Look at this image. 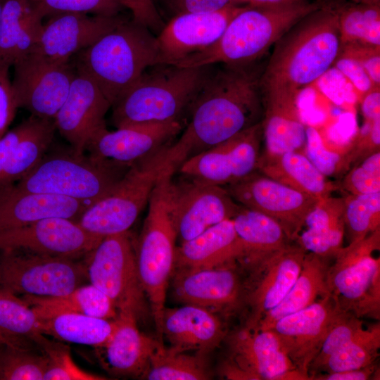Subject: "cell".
<instances>
[{"label":"cell","instance_id":"obj_45","mask_svg":"<svg viewBox=\"0 0 380 380\" xmlns=\"http://www.w3.org/2000/svg\"><path fill=\"white\" fill-rule=\"evenodd\" d=\"M43 17L65 13L116 15L123 7L115 0H28Z\"/></svg>","mask_w":380,"mask_h":380},{"label":"cell","instance_id":"obj_2","mask_svg":"<svg viewBox=\"0 0 380 380\" xmlns=\"http://www.w3.org/2000/svg\"><path fill=\"white\" fill-rule=\"evenodd\" d=\"M262 70L263 96H293L324 75L341 51L338 16L321 7L291 27L274 44Z\"/></svg>","mask_w":380,"mask_h":380},{"label":"cell","instance_id":"obj_8","mask_svg":"<svg viewBox=\"0 0 380 380\" xmlns=\"http://www.w3.org/2000/svg\"><path fill=\"white\" fill-rule=\"evenodd\" d=\"M129 167L78 154L70 148L45 155L14 184L24 191L66 197L89 206L108 194Z\"/></svg>","mask_w":380,"mask_h":380},{"label":"cell","instance_id":"obj_3","mask_svg":"<svg viewBox=\"0 0 380 380\" xmlns=\"http://www.w3.org/2000/svg\"><path fill=\"white\" fill-rule=\"evenodd\" d=\"M321 7L308 0L246 6L230 20L215 44L176 65L196 67L255 62L291 27Z\"/></svg>","mask_w":380,"mask_h":380},{"label":"cell","instance_id":"obj_25","mask_svg":"<svg viewBox=\"0 0 380 380\" xmlns=\"http://www.w3.org/2000/svg\"><path fill=\"white\" fill-rule=\"evenodd\" d=\"M162 334L172 349L206 355L223 341L227 331L217 313L184 304L179 308H165Z\"/></svg>","mask_w":380,"mask_h":380},{"label":"cell","instance_id":"obj_63","mask_svg":"<svg viewBox=\"0 0 380 380\" xmlns=\"http://www.w3.org/2000/svg\"><path fill=\"white\" fill-rule=\"evenodd\" d=\"M154 1H155V2H156V0H154Z\"/></svg>","mask_w":380,"mask_h":380},{"label":"cell","instance_id":"obj_47","mask_svg":"<svg viewBox=\"0 0 380 380\" xmlns=\"http://www.w3.org/2000/svg\"><path fill=\"white\" fill-rule=\"evenodd\" d=\"M305 155L325 177L333 176L346 167V153L329 149L317 131L312 126L305 129Z\"/></svg>","mask_w":380,"mask_h":380},{"label":"cell","instance_id":"obj_51","mask_svg":"<svg viewBox=\"0 0 380 380\" xmlns=\"http://www.w3.org/2000/svg\"><path fill=\"white\" fill-rule=\"evenodd\" d=\"M10 68L0 62V138L8 132L18 108L9 77Z\"/></svg>","mask_w":380,"mask_h":380},{"label":"cell","instance_id":"obj_9","mask_svg":"<svg viewBox=\"0 0 380 380\" xmlns=\"http://www.w3.org/2000/svg\"><path fill=\"white\" fill-rule=\"evenodd\" d=\"M380 229L343 247L330 263L327 275L329 293L343 311L379 320Z\"/></svg>","mask_w":380,"mask_h":380},{"label":"cell","instance_id":"obj_57","mask_svg":"<svg viewBox=\"0 0 380 380\" xmlns=\"http://www.w3.org/2000/svg\"><path fill=\"white\" fill-rule=\"evenodd\" d=\"M31 340L8 334L0 329V343L18 348H31Z\"/></svg>","mask_w":380,"mask_h":380},{"label":"cell","instance_id":"obj_42","mask_svg":"<svg viewBox=\"0 0 380 380\" xmlns=\"http://www.w3.org/2000/svg\"><path fill=\"white\" fill-rule=\"evenodd\" d=\"M48 357L43 380H103L106 378L80 368L73 361L70 347L39 334L33 339Z\"/></svg>","mask_w":380,"mask_h":380},{"label":"cell","instance_id":"obj_58","mask_svg":"<svg viewBox=\"0 0 380 380\" xmlns=\"http://www.w3.org/2000/svg\"><path fill=\"white\" fill-rule=\"evenodd\" d=\"M279 1L281 0H231L230 4L243 6H254Z\"/></svg>","mask_w":380,"mask_h":380},{"label":"cell","instance_id":"obj_16","mask_svg":"<svg viewBox=\"0 0 380 380\" xmlns=\"http://www.w3.org/2000/svg\"><path fill=\"white\" fill-rule=\"evenodd\" d=\"M224 187L241 206L277 221L291 241L297 239L307 215L319 201L258 171Z\"/></svg>","mask_w":380,"mask_h":380},{"label":"cell","instance_id":"obj_52","mask_svg":"<svg viewBox=\"0 0 380 380\" xmlns=\"http://www.w3.org/2000/svg\"><path fill=\"white\" fill-rule=\"evenodd\" d=\"M334 65L351 82L362 96L375 87L366 70L355 59L339 53Z\"/></svg>","mask_w":380,"mask_h":380},{"label":"cell","instance_id":"obj_62","mask_svg":"<svg viewBox=\"0 0 380 380\" xmlns=\"http://www.w3.org/2000/svg\"><path fill=\"white\" fill-rule=\"evenodd\" d=\"M2 343H0V346L1 345Z\"/></svg>","mask_w":380,"mask_h":380},{"label":"cell","instance_id":"obj_13","mask_svg":"<svg viewBox=\"0 0 380 380\" xmlns=\"http://www.w3.org/2000/svg\"><path fill=\"white\" fill-rule=\"evenodd\" d=\"M231 360L224 368L228 379L306 380L291 361L278 335L272 329L246 326L229 341Z\"/></svg>","mask_w":380,"mask_h":380},{"label":"cell","instance_id":"obj_31","mask_svg":"<svg viewBox=\"0 0 380 380\" xmlns=\"http://www.w3.org/2000/svg\"><path fill=\"white\" fill-rule=\"evenodd\" d=\"M258 171L262 175L318 200L331 196L337 186L327 179L299 151L260 156Z\"/></svg>","mask_w":380,"mask_h":380},{"label":"cell","instance_id":"obj_19","mask_svg":"<svg viewBox=\"0 0 380 380\" xmlns=\"http://www.w3.org/2000/svg\"><path fill=\"white\" fill-rule=\"evenodd\" d=\"M245 6L229 4L213 11L176 15L156 35L158 63L176 65L215 44Z\"/></svg>","mask_w":380,"mask_h":380},{"label":"cell","instance_id":"obj_22","mask_svg":"<svg viewBox=\"0 0 380 380\" xmlns=\"http://www.w3.org/2000/svg\"><path fill=\"white\" fill-rule=\"evenodd\" d=\"M126 18L116 15H89L86 13H65L51 16L41 30L32 53L56 63L70 59L114 29Z\"/></svg>","mask_w":380,"mask_h":380},{"label":"cell","instance_id":"obj_21","mask_svg":"<svg viewBox=\"0 0 380 380\" xmlns=\"http://www.w3.org/2000/svg\"><path fill=\"white\" fill-rule=\"evenodd\" d=\"M342 311L328 293L309 306L279 319L270 328L278 335L298 370L309 379L310 365Z\"/></svg>","mask_w":380,"mask_h":380},{"label":"cell","instance_id":"obj_46","mask_svg":"<svg viewBox=\"0 0 380 380\" xmlns=\"http://www.w3.org/2000/svg\"><path fill=\"white\" fill-rule=\"evenodd\" d=\"M341 187L353 195L380 192V151L369 154L353 167L343 179Z\"/></svg>","mask_w":380,"mask_h":380},{"label":"cell","instance_id":"obj_18","mask_svg":"<svg viewBox=\"0 0 380 380\" xmlns=\"http://www.w3.org/2000/svg\"><path fill=\"white\" fill-rule=\"evenodd\" d=\"M236 261L210 267L173 271L172 293L175 299L217 314L235 311L245 303L246 298V282Z\"/></svg>","mask_w":380,"mask_h":380},{"label":"cell","instance_id":"obj_5","mask_svg":"<svg viewBox=\"0 0 380 380\" xmlns=\"http://www.w3.org/2000/svg\"><path fill=\"white\" fill-rule=\"evenodd\" d=\"M77 55L75 67L94 81L112 106L148 68L158 63L156 35L125 19Z\"/></svg>","mask_w":380,"mask_h":380},{"label":"cell","instance_id":"obj_54","mask_svg":"<svg viewBox=\"0 0 380 380\" xmlns=\"http://www.w3.org/2000/svg\"><path fill=\"white\" fill-rule=\"evenodd\" d=\"M30 122L31 117L15 128L8 131L0 138V176L4 170L17 144L27 130Z\"/></svg>","mask_w":380,"mask_h":380},{"label":"cell","instance_id":"obj_43","mask_svg":"<svg viewBox=\"0 0 380 380\" xmlns=\"http://www.w3.org/2000/svg\"><path fill=\"white\" fill-rule=\"evenodd\" d=\"M39 319L32 308L15 293L0 288V329L20 337L32 339L41 334Z\"/></svg>","mask_w":380,"mask_h":380},{"label":"cell","instance_id":"obj_30","mask_svg":"<svg viewBox=\"0 0 380 380\" xmlns=\"http://www.w3.org/2000/svg\"><path fill=\"white\" fill-rule=\"evenodd\" d=\"M262 137L266 153L300 151L305 148L306 133L298 98L263 96Z\"/></svg>","mask_w":380,"mask_h":380},{"label":"cell","instance_id":"obj_26","mask_svg":"<svg viewBox=\"0 0 380 380\" xmlns=\"http://www.w3.org/2000/svg\"><path fill=\"white\" fill-rule=\"evenodd\" d=\"M87 207L72 198L24 191L15 184L0 185V232L47 217L77 221Z\"/></svg>","mask_w":380,"mask_h":380},{"label":"cell","instance_id":"obj_27","mask_svg":"<svg viewBox=\"0 0 380 380\" xmlns=\"http://www.w3.org/2000/svg\"><path fill=\"white\" fill-rule=\"evenodd\" d=\"M137 320L130 312H118L111 337L101 347L105 367L113 374L142 378L153 353L163 343L140 331Z\"/></svg>","mask_w":380,"mask_h":380},{"label":"cell","instance_id":"obj_44","mask_svg":"<svg viewBox=\"0 0 380 380\" xmlns=\"http://www.w3.org/2000/svg\"><path fill=\"white\" fill-rule=\"evenodd\" d=\"M355 315L342 311L334 322L320 349L310 365V379L318 374L326 360L356 337L363 329L362 322Z\"/></svg>","mask_w":380,"mask_h":380},{"label":"cell","instance_id":"obj_61","mask_svg":"<svg viewBox=\"0 0 380 380\" xmlns=\"http://www.w3.org/2000/svg\"><path fill=\"white\" fill-rule=\"evenodd\" d=\"M0 284H1V274H0Z\"/></svg>","mask_w":380,"mask_h":380},{"label":"cell","instance_id":"obj_53","mask_svg":"<svg viewBox=\"0 0 380 380\" xmlns=\"http://www.w3.org/2000/svg\"><path fill=\"white\" fill-rule=\"evenodd\" d=\"M231 0H156L169 12L171 18L189 12L213 11L230 4Z\"/></svg>","mask_w":380,"mask_h":380},{"label":"cell","instance_id":"obj_6","mask_svg":"<svg viewBox=\"0 0 380 380\" xmlns=\"http://www.w3.org/2000/svg\"><path fill=\"white\" fill-rule=\"evenodd\" d=\"M176 169L166 171L157 182L135 248L139 279L153 317L156 338L163 342L162 318L175 259L177 236L169 214L167 189Z\"/></svg>","mask_w":380,"mask_h":380},{"label":"cell","instance_id":"obj_48","mask_svg":"<svg viewBox=\"0 0 380 380\" xmlns=\"http://www.w3.org/2000/svg\"><path fill=\"white\" fill-rule=\"evenodd\" d=\"M343 215L344 198L330 196L319 201L307 215L304 225L316 229H345Z\"/></svg>","mask_w":380,"mask_h":380},{"label":"cell","instance_id":"obj_14","mask_svg":"<svg viewBox=\"0 0 380 380\" xmlns=\"http://www.w3.org/2000/svg\"><path fill=\"white\" fill-rule=\"evenodd\" d=\"M262 138L261 122L185 160L178 167L184 176L226 186L258 171Z\"/></svg>","mask_w":380,"mask_h":380},{"label":"cell","instance_id":"obj_12","mask_svg":"<svg viewBox=\"0 0 380 380\" xmlns=\"http://www.w3.org/2000/svg\"><path fill=\"white\" fill-rule=\"evenodd\" d=\"M184 179L173 182L172 177L167 189L169 214L180 243L232 219L241 207L224 186L184 175Z\"/></svg>","mask_w":380,"mask_h":380},{"label":"cell","instance_id":"obj_34","mask_svg":"<svg viewBox=\"0 0 380 380\" xmlns=\"http://www.w3.org/2000/svg\"><path fill=\"white\" fill-rule=\"evenodd\" d=\"M232 220L244 248L242 258L260 257L291 241L277 221L262 213L241 206Z\"/></svg>","mask_w":380,"mask_h":380},{"label":"cell","instance_id":"obj_60","mask_svg":"<svg viewBox=\"0 0 380 380\" xmlns=\"http://www.w3.org/2000/svg\"><path fill=\"white\" fill-rule=\"evenodd\" d=\"M3 1L4 0H0V14H1V11Z\"/></svg>","mask_w":380,"mask_h":380},{"label":"cell","instance_id":"obj_7","mask_svg":"<svg viewBox=\"0 0 380 380\" xmlns=\"http://www.w3.org/2000/svg\"><path fill=\"white\" fill-rule=\"evenodd\" d=\"M172 167L177 170L168 144L132 164L108 194L83 211L77 222L101 240L128 232L148 205L160 178Z\"/></svg>","mask_w":380,"mask_h":380},{"label":"cell","instance_id":"obj_29","mask_svg":"<svg viewBox=\"0 0 380 380\" xmlns=\"http://www.w3.org/2000/svg\"><path fill=\"white\" fill-rule=\"evenodd\" d=\"M43 17L28 0H4L0 14V62L11 67L31 54Z\"/></svg>","mask_w":380,"mask_h":380},{"label":"cell","instance_id":"obj_56","mask_svg":"<svg viewBox=\"0 0 380 380\" xmlns=\"http://www.w3.org/2000/svg\"><path fill=\"white\" fill-rule=\"evenodd\" d=\"M379 89V87H375L362 96L361 108L366 122L380 118Z\"/></svg>","mask_w":380,"mask_h":380},{"label":"cell","instance_id":"obj_24","mask_svg":"<svg viewBox=\"0 0 380 380\" xmlns=\"http://www.w3.org/2000/svg\"><path fill=\"white\" fill-rule=\"evenodd\" d=\"M182 129L181 121L143 123L97 132L87 149L89 155L129 167L169 144Z\"/></svg>","mask_w":380,"mask_h":380},{"label":"cell","instance_id":"obj_59","mask_svg":"<svg viewBox=\"0 0 380 380\" xmlns=\"http://www.w3.org/2000/svg\"><path fill=\"white\" fill-rule=\"evenodd\" d=\"M357 1L362 4H379V0H357Z\"/></svg>","mask_w":380,"mask_h":380},{"label":"cell","instance_id":"obj_37","mask_svg":"<svg viewBox=\"0 0 380 380\" xmlns=\"http://www.w3.org/2000/svg\"><path fill=\"white\" fill-rule=\"evenodd\" d=\"M205 355H189L160 343L142 378L149 380H205L210 378Z\"/></svg>","mask_w":380,"mask_h":380},{"label":"cell","instance_id":"obj_36","mask_svg":"<svg viewBox=\"0 0 380 380\" xmlns=\"http://www.w3.org/2000/svg\"><path fill=\"white\" fill-rule=\"evenodd\" d=\"M30 117L27 130L0 176V185L16 183L28 174L44 158L53 141L56 131L53 120Z\"/></svg>","mask_w":380,"mask_h":380},{"label":"cell","instance_id":"obj_32","mask_svg":"<svg viewBox=\"0 0 380 380\" xmlns=\"http://www.w3.org/2000/svg\"><path fill=\"white\" fill-rule=\"evenodd\" d=\"M331 259L306 252L300 274L289 292L277 305L263 315L254 329H268L279 319L329 293L327 275Z\"/></svg>","mask_w":380,"mask_h":380},{"label":"cell","instance_id":"obj_33","mask_svg":"<svg viewBox=\"0 0 380 380\" xmlns=\"http://www.w3.org/2000/svg\"><path fill=\"white\" fill-rule=\"evenodd\" d=\"M23 300L32 308L39 319L63 313L83 314L107 319H114L118 315L113 301L90 283L81 285L64 295H23Z\"/></svg>","mask_w":380,"mask_h":380},{"label":"cell","instance_id":"obj_15","mask_svg":"<svg viewBox=\"0 0 380 380\" xmlns=\"http://www.w3.org/2000/svg\"><path fill=\"white\" fill-rule=\"evenodd\" d=\"M12 88L18 108L37 118L53 120L68 94L76 68L31 53L16 62Z\"/></svg>","mask_w":380,"mask_h":380},{"label":"cell","instance_id":"obj_1","mask_svg":"<svg viewBox=\"0 0 380 380\" xmlns=\"http://www.w3.org/2000/svg\"><path fill=\"white\" fill-rule=\"evenodd\" d=\"M214 64L189 110V121L171 149L180 165L262 121L263 96L257 61Z\"/></svg>","mask_w":380,"mask_h":380},{"label":"cell","instance_id":"obj_39","mask_svg":"<svg viewBox=\"0 0 380 380\" xmlns=\"http://www.w3.org/2000/svg\"><path fill=\"white\" fill-rule=\"evenodd\" d=\"M379 348L380 324L378 322L364 329L352 341L331 355L319 372H339L365 368L374 364Z\"/></svg>","mask_w":380,"mask_h":380},{"label":"cell","instance_id":"obj_28","mask_svg":"<svg viewBox=\"0 0 380 380\" xmlns=\"http://www.w3.org/2000/svg\"><path fill=\"white\" fill-rule=\"evenodd\" d=\"M232 219L216 224L177 246L174 270L210 267L244 255Z\"/></svg>","mask_w":380,"mask_h":380},{"label":"cell","instance_id":"obj_50","mask_svg":"<svg viewBox=\"0 0 380 380\" xmlns=\"http://www.w3.org/2000/svg\"><path fill=\"white\" fill-rule=\"evenodd\" d=\"M339 53L357 61L366 70L374 85L380 86V46L348 44L341 46Z\"/></svg>","mask_w":380,"mask_h":380},{"label":"cell","instance_id":"obj_20","mask_svg":"<svg viewBox=\"0 0 380 380\" xmlns=\"http://www.w3.org/2000/svg\"><path fill=\"white\" fill-rule=\"evenodd\" d=\"M101 239L86 232L77 221L47 217L0 232V250L77 258L92 251Z\"/></svg>","mask_w":380,"mask_h":380},{"label":"cell","instance_id":"obj_23","mask_svg":"<svg viewBox=\"0 0 380 380\" xmlns=\"http://www.w3.org/2000/svg\"><path fill=\"white\" fill-rule=\"evenodd\" d=\"M110 107L94 81L76 68L66 99L53 118L56 129L75 153L83 154L92 137L106 127Z\"/></svg>","mask_w":380,"mask_h":380},{"label":"cell","instance_id":"obj_40","mask_svg":"<svg viewBox=\"0 0 380 380\" xmlns=\"http://www.w3.org/2000/svg\"><path fill=\"white\" fill-rule=\"evenodd\" d=\"M343 222L348 243L380 229V192L345 197Z\"/></svg>","mask_w":380,"mask_h":380},{"label":"cell","instance_id":"obj_55","mask_svg":"<svg viewBox=\"0 0 380 380\" xmlns=\"http://www.w3.org/2000/svg\"><path fill=\"white\" fill-rule=\"evenodd\" d=\"M374 364L365 368L348 370L339 372H331L321 374L320 373L312 376V379L318 380H367L372 379L375 373Z\"/></svg>","mask_w":380,"mask_h":380},{"label":"cell","instance_id":"obj_10","mask_svg":"<svg viewBox=\"0 0 380 380\" xmlns=\"http://www.w3.org/2000/svg\"><path fill=\"white\" fill-rule=\"evenodd\" d=\"M86 255L88 281L113 301L118 312H130L137 319L144 315L147 299L129 232L104 238Z\"/></svg>","mask_w":380,"mask_h":380},{"label":"cell","instance_id":"obj_11","mask_svg":"<svg viewBox=\"0 0 380 380\" xmlns=\"http://www.w3.org/2000/svg\"><path fill=\"white\" fill-rule=\"evenodd\" d=\"M75 259L21 250H3L0 255V284L15 294L64 295L88 280L84 262Z\"/></svg>","mask_w":380,"mask_h":380},{"label":"cell","instance_id":"obj_49","mask_svg":"<svg viewBox=\"0 0 380 380\" xmlns=\"http://www.w3.org/2000/svg\"><path fill=\"white\" fill-rule=\"evenodd\" d=\"M129 9L132 20L147 27L155 35L163 29L164 22L154 0H115Z\"/></svg>","mask_w":380,"mask_h":380},{"label":"cell","instance_id":"obj_35","mask_svg":"<svg viewBox=\"0 0 380 380\" xmlns=\"http://www.w3.org/2000/svg\"><path fill=\"white\" fill-rule=\"evenodd\" d=\"M39 330L58 340L101 348L111 337L116 318L107 319L77 313H63L39 319Z\"/></svg>","mask_w":380,"mask_h":380},{"label":"cell","instance_id":"obj_38","mask_svg":"<svg viewBox=\"0 0 380 380\" xmlns=\"http://www.w3.org/2000/svg\"><path fill=\"white\" fill-rule=\"evenodd\" d=\"M337 13L341 46L348 44L380 46L379 4L360 3Z\"/></svg>","mask_w":380,"mask_h":380},{"label":"cell","instance_id":"obj_4","mask_svg":"<svg viewBox=\"0 0 380 380\" xmlns=\"http://www.w3.org/2000/svg\"><path fill=\"white\" fill-rule=\"evenodd\" d=\"M213 65L150 66L112 104L113 125L118 128L181 121Z\"/></svg>","mask_w":380,"mask_h":380},{"label":"cell","instance_id":"obj_17","mask_svg":"<svg viewBox=\"0 0 380 380\" xmlns=\"http://www.w3.org/2000/svg\"><path fill=\"white\" fill-rule=\"evenodd\" d=\"M306 251L299 245L262 256L246 258L253 269L251 281L246 282V303L251 315L246 327L254 329L263 315L284 298L301 270Z\"/></svg>","mask_w":380,"mask_h":380},{"label":"cell","instance_id":"obj_41","mask_svg":"<svg viewBox=\"0 0 380 380\" xmlns=\"http://www.w3.org/2000/svg\"><path fill=\"white\" fill-rule=\"evenodd\" d=\"M47 364L48 357L43 352L0 346V380H43Z\"/></svg>","mask_w":380,"mask_h":380}]
</instances>
